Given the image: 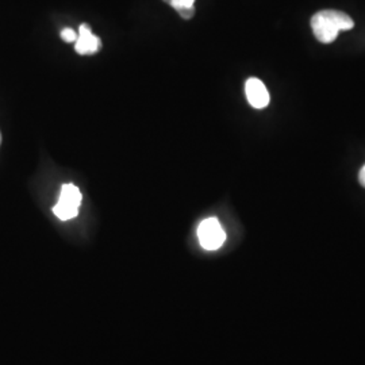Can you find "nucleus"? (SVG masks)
<instances>
[{"label": "nucleus", "instance_id": "1", "mask_svg": "<svg viewBox=\"0 0 365 365\" xmlns=\"http://www.w3.org/2000/svg\"><path fill=\"white\" fill-rule=\"evenodd\" d=\"M354 22L348 14L336 10H324L312 18L314 36L322 43L334 42L339 31L352 30Z\"/></svg>", "mask_w": 365, "mask_h": 365}, {"label": "nucleus", "instance_id": "2", "mask_svg": "<svg viewBox=\"0 0 365 365\" xmlns=\"http://www.w3.org/2000/svg\"><path fill=\"white\" fill-rule=\"evenodd\" d=\"M83 195L75 184H64L57 205L53 207V212L61 221H69L78 214Z\"/></svg>", "mask_w": 365, "mask_h": 365}, {"label": "nucleus", "instance_id": "3", "mask_svg": "<svg viewBox=\"0 0 365 365\" xmlns=\"http://www.w3.org/2000/svg\"><path fill=\"white\" fill-rule=\"evenodd\" d=\"M197 238L202 248L206 250H217L226 241V233L217 218H207L200 222L197 227Z\"/></svg>", "mask_w": 365, "mask_h": 365}, {"label": "nucleus", "instance_id": "4", "mask_svg": "<svg viewBox=\"0 0 365 365\" xmlns=\"http://www.w3.org/2000/svg\"><path fill=\"white\" fill-rule=\"evenodd\" d=\"M245 93L249 103L255 108H264L269 105V92L259 78H249L245 84Z\"/></svg>", "mask_w": 365, "mask_h": 365}, {"label": "nucleus", "instance_id": "5", "mask_svg": "<svg viewBox=\"0 0 365 365\" xmlns=\"http://www.w3.org/2000/svg\"><path fill=\"white\" fill-rule=\"evenodd\" d=\"M102 46L101 39L98 38L88 25H81L78 27V36L76 39V52L78 54H95L99 52Z\"/></svg>", "mask_w": 365, "mask_h": 365}, {"label": "nucleus", "instance_id": "6", "mask_svg": "<svg viewBox=\"0 0 365 365\" xmlns=\"http://www.w3.org/2000/svg\"><path fill=\"white\" fill-rule=\"evenodd\" d=\"M194 3H195V0H170V4L179 13V11H182V10H185V9H191V7H194Z\"/></svg>", "mask_w": 365, "mask_h": 365}, {"label": "nucleus", "instance_id": "7", "mask_svg": "<svg viewBox=\"0 0 365 365\" xmlns=\"http://www.w3.org/2000/svg\"><path fill=\"white\" fill-rule=\"evenodd\" d=\"M61 38L64 39L66 42H76L78 39V34L75 33V30H72L71 27H66L61 31Z\"/></svg>", "mask_w": 365, "mask_h": 365}, {"label": "nucleus", "instance_id": "8", "mask_svg": "<svg viewBox=\"0 0 365 365\" xmlns=\"http://www.w3.org/2000/svg\"><path fill=\"white\" fill-rule=\"evenodd\" d=\"M179 14L182 15V18H184V19H191V18L194 16V14H195V7H191V9H185V10L179 11Z\"/></svg>", "mask_w": 365, "mask_h": 365}, {"label": "nucleus", "instance_id": "9", "mask_svg": "<svg viewBox=\"0 0 365 365\" xmlns=\"http://www.w3.org/2000/svg\"><path fill=\"white\" fill-rule=\"evenodd\" d=\"M359 182H360V184L365 188V165L361 168V170H360V173H359Z\"/></svg>", "mask_w": 365, "mask_h": 365}, {"label": "nucleus", "instance_id": "10", "mask_svg": "<svg viewBox=\"0 0 365 365\" xmlns=\"http://www.w3.org/2000/svg\"><path fill=\"white\" fill-rule=\"evenodd\" d=\"M164 1H167V3H170V0H164Z\"/></svg>", "mask_w": 365, "mask_h": 365}, {"label": "nucleus", "instance_id": "11", "mask_svg": "<svg viewBox=\"0 0 365 365\" xmlns=\"http://www.w3.org/2000/svg\"><path fill=\"white\" fill-rule=\"evenodd\" d=\"M0 141H1V137H0Z\"/></svg>", "mask_w": 365, "mask_h": 365}]
</instances>
